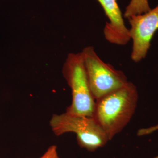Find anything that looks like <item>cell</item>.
<instances>
[{
  "instance_id": "6da1fadb",
  "label": "cell",
  "mask_w": 158,
  "mask_h": 158,
  "mask_svg": "<svg viewBox=\"0 0 158 158\" xmlns=\"http://www.w3.org/2000/svg\"><path fill=\"white\" fill-rule=\"evenodd\" d=\"M138 93L128 82L123 87L96 100L94 118L111 141L130 123L135 112Z\"/></svg>"
},
{
  "instance_id": "7a4b0ae2",
  "label": "cell",
  "mask_w": 158,
  "mask_h": 158,
  "mask_svg": "<svg viewBox=\"0 0 158 158\" xmlns=\"http://www.w3.org/2000/svg\"><path fill=\"white\" fill-rule=\"evenodd\" d=\"M62 74L72 91V102L66 112L93 117L96 100L91 91L81 52L68 54Z\"/></svg>"
},
{
  "instance_id": "3957f363",
  "label": "cell",
  "mask_w": 158,
  "mask_h": 158,
  "mask_svg": "<svg viewBox=\"0 0 158 158\" xmlns=\"http://www.w3.org/2000/svg\"><path fill=\"white\" fill-rule=\"evenodd\" d=\"M49 124L55 135L74 133L79 147L90 152L104 147L110 141L105 131L94 117L66 112L53 114Z\"/></svg>"
},
{
  "instance_id": "277c9868",
  "label": "cell",
  "mask_w": 158,
  "mask_h": 158,
  "mask_svg": "<svg viewBox=\"0 0 158 158\" xmlns=\"http://www.w3.org/2000/svg\"><path fill=\"white\" fill-rule=\"evenodd\" d=\"M81 53L91 91L96 100L123 87L129 82L121 70L101 59L93 46L85 47Z\"/></svg>"
},
{
  "instance_id": "5b68a950",
  "label": "cell",
  "mask_w": 158,
  "mask_h": 158,
  "mask_svg": "<svg viewBox=\"0 0 158 158\" xmlns=\"http://www.w3.org/2000/svg\"><path fill=\"white\" fill-rule=\"evenodd\" d=\"M127 19L132 41L131 58L134 62H139L147 56L153 37L158 30V4L149 11L132 15Z\"/></svg>"
},
{
  "instance_id": "8992f818",
  "label": "cell",
  "mask_w": 158,
  "mask_h": 158,
  "mask_svg": "<svg viewBox=\"0 0 158 158\" xmlns=\"http://www.w3.org/2000/svg\"><path fill=\"white\" fill-rule=\"evenodd\" d=\"M108 19L103 33L106 40L113 44L125 45L130 40L129 29L125 23L124 17L117 0H97Z\"/></svg>"
},
{
  "instance_id": "52a82bcc",
  "label": "cell",
  "mask_w": 158,
  "mask_h": 158,
  "mask_svg": "<svg viewBox=\"0 0 158 158\" xmlns=\"http://www.w3.org/2000/svg\"><path fill=\"white\" fill-rule=\"evenodd\" d=\"M151 9L148 0H131L126 7L124 17L128 19L132 15L149 11Z\"/></svg>"
},
{
  "instance_id": "ba28073f",
  "label": "cell",
  "mask_w": 158,
  "mask_h": 158,
  "mask_svg": "<svg viewBox=\"0 0 158 158\" xmlns=\"http://www.w3.org/2000/svg\"><path fill=\"white\" fill-rule=\"evenodd\" d=\"M39 158H60L57 152L56 146L52 145L49 147L45 152Z\"/></svg>"
},
{
  "instance_id": "9c48e42d",
  "label": "cell",
  "mask_w": 158,
  "mask_h": 158,
  "mask_svg": "<svg viewBox=\"0 0 158 158\" xmlns=\"http://www.w3.org/2000/svg\"><path fill=\"white\" fill-rule=\"evenodd\" d=\"M153 130H155V131L158 130V124L153 127Z\"/></svg>"
},
{
  "instance_id": "30bf717a",
  "label": "cell",
  "mask_w": 158,
  "mask_h": 158,
  "mask_svg": "<svg viewBox=\"0 0 158 158\" xmlns=\"http://www.w3.org/2000/svg\"><path fill=\"white\" fill-rule=\"evenodd\" d=\"M158 158V156H155V158Z\"/></svg>"
}]
</instances>
